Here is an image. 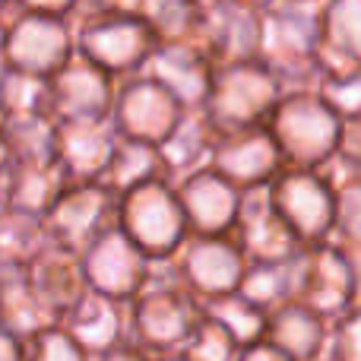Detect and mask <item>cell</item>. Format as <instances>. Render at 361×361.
<instances>
[{
	"label": "cell",
	"mask_w": 361,
	"mask_h": 361,
	"mask_svg": "<svg viewBox=\"0 0 361 361\" xmlns=\"http://www.w3.org/2000/svg\"><path fill=\"white\" fill-rule=\"evenodd\" d=\"M48 244L51 238L42 216L0 203V267L25 269Z\"/></svg>",
	"instance_id": "obj_28"
},
{
	"label": "cell",
	"mask_w": 361,
	"mask_h": 361,
	"mask_svg": "<svg viewBox=\"0 0 361 361\" xmlns=\"http://www.w3.org/2000/svg\"><path fill=\"white\" fill-rule=\"evenodd\" d=\"M200 320V298L169 267L165 276L152 269L143 288L127 301V336L149 355H175Z\"/></svg>",
	"instance_id": "obj_1"
},
{
	"label": "cell",
	"mask_w": 361,
	"mask_h": 361,
	"mask_svg": "<svg viewBox=\"0 0 361 361\" xmlns=\"http://www.w3.org/2000/svg\"><path fill=\"white\" fill-rule=\"evenodd\" d=\"M314 67L326 76L361 73V0H324Z\"/></svg>",
	"instance_id": "obj_21"
},
{
	"label": "cell",
	"mask_w": 361,
	"mask_h": 361,
	"mask_svg": "<svg viewBox=\"0 0 361 361\" xmlns=\"http://www.w3.org/2000/svg\"><path fill=\"white\" fill-rule=\"evenodd\" d=\"M212 140H216V130L206 121V114L200 108H187L178 124L171 127V133L159 143V156H162L165 175L171 184L209 162Z\"/></svg>",
	"instance_id": "obj_26"
},
{
	"label": "cell",
	"mask_w": 361,
	"mask_h": 361,
	"mask_svg": "<svg viewBox=\"0 0 361 361\" xmlns=\"http://www.w3.org/2000/svg\"><path fill=\"white\" fill-rule=\"evenodd\" d=\"M231 238L244 250L247 260H292L301 250V241L286 222L276 216L267 197V187L241 190L238 219L231 225Z\"/></svg>",
	"instance_id": "obj_18"
},
{
	"label": "cell",
	"mask_w": 361,
	"mask_h": 361,
	"mask_svg": "<svg viewBox=\"0 0 361 361\" xmlns=\"http://www.w3.org/2000/svg\"><path fill=\"white\" fill-rule=\"evenodd\" d=\"M6 146L13 159H51L54 156V118L32 114V118L0 121Z\"/></svg>",
	"instance_id": "obj_34"
},
{
	"label": "cell",
	"mask_w": 361,
	"mask_h": 361,
	"mask_svg": "<svg viewBox=\"0 0 361 361\" xmlns=\"http://www.w3.org/2000/svg\"><path fill=\"white\" fill-rule=\"evenodd\" d=\"M118 143L111 121H54V159L67 180H102Z\"/></svg>",
	"instance_id": "obj_20"
},
{
	"label": "cell",
	"mask_w": 361,
	"mask_h": 361,
	"mask_svg": "<svg viewBox=\"0 0 361 361\" xmlns=\"http://www.w3.org/2000/svg\"><path fill=\"white\" fill-rule=\"evenodd\" d=\"M254 4H260V6H267V4H269V0H254Z\"/></svg>",
	"instance_id": "obj_49"
},
{
	"label": "cell",
	"mask_w": 361,
	"mask_h": 361,
	"mask_svg": "<svg viewBox=\"0 0 361 361\" xmlns=\"http://www.w3.org/2000/svg\"><path fill=\"white\" fill-rule=\"evenodd\" d=\"M13 13V0H0V16H10Z\"/></svg>",
	"instance_id": "obj_46"
},
{
	"label": "cell",
	"mask_w": 361,
	"mask_h": 361,
	"mask_svg": "<svg viewBox=\"0 0 361 361\" xmlns=\"http://www.w3.org/2000/svg\"><path fill=\"white\" fill-rule=\"evenodd\" d=\"M292 301L324 320L358 307V260L333 241L305 244L292 257Z\"/></svg>",
	"instance_id": "obj_7"
},
{
	"label": "cell",
	"mask_w": 361,
	"mask_h": 361,
	"mask_svg": "<svg viewBox=\"0 0 361 361\" xmlns=\"http://www.w3.org/2000/svg\"><path fill=\"white\" fill-rule=\"evenodd\" d=\"M206 165L228 184H235L238 190H250V187H267L286 162H282L267 124H254L241 127V130L216 133Z\"/></svg>",
	"instance_id": "obj_15"
},
{
	"label": "cell",
	"mask_w": 361,
	"mask_h": 361,
	"mask_svg": "<svg viewBox=\"0 0 361 361\" xmlns=\"http://www.w3.org/2000/svg\"><path fill=\"white\" fill-rule=\"evenodd\" d=\"M25 276H29V286L35 288V295L42 298V305L48 307L57 320L89 292L80 254H73V250H67V247H57V244H48V247L25 267Z\"/></svg>",
	"instance_id": "obj_23"
},
{
	"label": "cell",
	"mask_w": 361,
	"mask_h": 361,
	"mask_svg": "<svg viewBox=\"0 0 361 361\" xmlns=\"http://www.w3.org/2000/svg\"><path fill=\"white\" fill-rule=\"evenodd\" d=\"M330 241L343 247L352 260H358V241H361V180L339 187L336 190V209H333V231Z\"/></svg>",
	"instance_id": "obj_35"
},
{
	"label": "cell",
	"mask_w": 361,
	"mask_h": 361,
	"mask_svg": "<svg viewBox=\"0 0 361 361\" xmlns=\"http://www.w3.org/2000/svg\"><path fill=\"white\" fill-rule=\"evenodd\" d=\"M178 355L184 361H235L238 345L216 320L203 317L197 326H193L190 336L184 339Z\"/></svg>",
	"instance_id": "obj_36"
},
{
	"label": "cell",
	"mask_w": 361,
	"mask_h": 361,
	"mask_svg": "<svg viewBox=\"0 0 361 361\" xmlns=\"http://www.w3.org/2000/svg\"><path fill=\"white\" fill-rule=\"evenodd\" d=\"M57 317L42 305L35 288L29 286L25 269L0 267V326L16 339H32L35 333L54 326Z\"/></svg>",
	"instance_id": "obj_27"
},
{
	"label": "cell",
	"mask_w": 361,
	"mask_h": 361,
	"mask_svg": "<svg viewBox=\"0 0 361 361\" xmlns=\"http://www.w3.org/2000/svg\"><path fill=\"white\" fill-rule=\"evenodd\" d=\"M324 0H269L263 6L260 54L282 89H307L317 80L314 51Z\"/></svg>",
	"instance_id": "obj_2"
},
{
	"label": "cell",
	"mask_w": 361,
	"mask_h": 361,
	"mask_svg": "<svg viewBox=\"0 0 361 361\" xmlns=\"http://www.w3.org/2000/svg\"><path fill=\"white\" fill-rule=\"evenodd\" d=\"M235 361H292L288 355H282L279 349H273L269 343H254V345H244V349H238Z\"/></svg>",
	"instance_id": "obj_42"
},
{
	"label": "cell",
	"mask_w": 361,
	"mask_h": 361,
	"mask_svg": "<svg viewBox=\"0 0 361 361\" xmlns=\"http://www.w3.org/2000/svg\"><path fill=\"white\" fill-rule=\"evenodd\" d=\"M320 361H324V358H320Z\"/></svg>",
	"instance_id": "obj_50"
},
{
	"label": "cell",
	"mask_w": 361,
	"mask_h": 361,
	"mask_svg": "<svg viewBox=\"0 0 361 361\" xmlns=\"http://www.w3.org/2000/svg\"><path fill=\"white\" fill-rule=\"evenodd\" d=\"M324 361H361V314L358 307L326 324Z\"/></svg>",
	"instance_id": "obj_37"
},
{
	"label": "cell",
	"mask_w": 361,
	"mask_h": 361,
	"mask_svg": "<svg viewBox=\"0 0 361 361\" xmlns=\"http://www.w3.org/2000/svg\"><path fill=\"white\" fill-rule=\"evenodd\" d=\"M114 76L80 54H70L54 73L51 86V118L54 121H105L111 114Z\"/></svg>",
	"instance_id": "obj_16"
},
{
	"label": "cell",
	"mask_w": 361,
	"mask_h": 361,
	"mask_svg": "<svg viewBox=\"0 0 361 361\" xmlns=\"http://www.w3.org/2000/svg\"><path fill=\"white\" fill-rule=\"evenodd\" d=\"M25 358L23 361H89V355L61 330V326H48V330L35 333L25 339Z\"/></svg>",
	"instance_id": "obj_39"
},
{
	"label": "cell",
	"mask_w": 361,
	"mask_h": 361,
	"mask_svg": "<svg viewBox=\"0 0 361 361\" xmlns=\"http://www.w3.org/2000/svg\"><path fill=\"white\" fill-rule=\"evenodd\" d=\"M326 324L330 320L317 317L305 305L288 298L267 311L263 343H269L292 361H320L326 345Z\"/></svg>",
	"instance_id": "obj_24"
},
{
	"label": "cell",
	"mask_w": 361,
	"mask_h": 361,
	"mask_svg": "<svg viewBox=\"0 0 361 361\" xmlns=\"http://www.w3.org/2000/svg\"><path fill=\"white\" fill-rule=\"evenodd\" d=\"M282 95V86L263 61H238L222 63L212 70L209 92L203 99L200 111L212 124L216 133L241 130V127L267 124L276 99Z\"/></svg>",
	"instance_id": "obj_4"
},
{
	"label": "cell",
	"mask_w": 361,
	"mask_h": 361,
	"mask_svg": "<svg viewBox=\"0 0 361 361\" xmlns=\"http://www.w3.org/2000/svg\"><path fill=\"white\" fill-rule=\"evenodd\" d=\"M203 317L216 320L231 339H235L238 349L244 345H254L263 339V324H267V311L257 307L254 301H247L241 292H225L216 298H203Z\"/></svg>",
	"instance_id": "obj_30"
},
{
	"label": "cell",
	"mask_w": 361,
	"mask_h": 361,
	"mask_svg": "<svg viewBox=\"0 0 361 361\" xmlns=\"http://www.w3.org/2000/svg\"><path fill=\"white\" fill-rule=\"evenodd\" d=\"M169 180L165 175V162L159 156L156 143H143V140H127L118 137L111 149V159H108V169L102 180L111 187L114 193H127L140 184H149V180Z\"/></svg>",
	"instance_id": "obj_29"
},
{
	"label": "cell",
	"mask_w": 361,
	"mask_h": 361,
	"mask_svg": "<svg viewBox=\"0 0 361 361\" xmlns=\"http://www.w3.org/2000/svg\"><path fill=\"white\" fill-rule=\"evenodd\" d=\"M57 326H61L89 358H95L127 336V305L89 288V292L57 320Z\"/></svg>",
	"instance_id": "obj_22"
},
{
	"label": "cell",
	"mask_w": 361,
	"mask_h": 361,
	"mask_svg": "<svg viewBox=\"0 0 361 361\" xmlns=\"http://www.w3.org/2000/svg\"><path fill=\"white\" fill-rule=\"evenodd\" d=\"M339 127L343 118L314 92V86L282 89L267 118V130L282 162L295 169H320L330 156H336Z\"/></svg>",
	"instance_id": "obj_3"
},
{
	"label": "cell",
	"mask_w": 361,
	"mask_h": 361,
	"mask_svg": "<svg viewBox=\"0 0 361 361\" xmlns=\"http://www.w3.org/2000/svg\"><path fill=\"white\" fill-rule=\"evenodd\" d=\"M267 197L276 216L292 228V235L305 244L330 241L336 190L324 180L317 169H295L282 165L276 178L267 184Z\"/></svg>",
	"instance_id": "obj_8"
},
{
	"label": "cell",
	"mask_w": 361,
	"mask_h": 361,
	"mask_svg": "<svg viewBox=\"0 0 361 361\" xmlns=\"http://www.w3.org/2000/svg\"><path fill=\"white\" fill-rule=\"evenodd\" d=\"M235 292L263 311L282 305L292 298V260H247Z\"/></svg>",
	"instance_id": "obj_32"
},
{
	"label": "cell",
	"mask_w": 361,
	"mask_h": 361,
	"mask_svg": "<svg viewBox=\"0 0 361 361\" xmlns=\"http://www.w3.org/2000/svg\"><path fill=\"white\" fill-rule=\"evenodd\" d=\"M48 13V16H76L82 10V0H13V13Z\"/></svg>",
	"instance_id": "obj_40"
},
{
	"label": "cell",
	"mask_w": 361,
	"mask_h": 361,
	"mask_svg": "<svg viewBox=\"0 0 361 361\" xmlns=\"http://www.w3.org/2000/svg\"><path fill=\"white\" fill-rule=\"evenodd\" d=\"M212 70L216 63L197 42H165L152 48L143 73H149L159 86L169 89L180 108H203Z\"/></svg>",
	"instance_id": "obj_19"
},
{
	"label": "cell",
	"mask_w": 361,
	"mask_h": 361,
	"mask_svg": "<svg viewBox=\"0 0 361 361\" xmlns=\"http://www.w3.org/2000/svg\"><path fill=\"white\" fill-rule=\"evenodd\" d=\"M82 276L86 286L99 295H108L114 301H130L133 295L143 288V282L152 276L156 263L118 228L111 225L108 231H102L92 244L80 254Z\"/></svg>",
	"instance_id": "obj_14"
},
{
	"label": "cell",
	"mask_w": 361,
	"mask_h": 361,
	"mask_svg": "<svg viewBox=\"0 0 361 361\" xmlns=\"http://www.w3.org/2000/svg\"><path fill=\"white\" fill-rule=\"evenodd\" d=\"M175 193L190 235H228L231 231L238 206H241V190L222 175H216L209 165L175 180Z\"/></svg>",
	"instance_id": "obj_17"
},
{
	"label": "cell",
	"mask_w": 361,
	"mask_h": 361,
	"mask_svg": "<svg viewBox=\"0 0 361 361\" xmlns=\"http://www.w3.org/2000/svg\"><path fill=\"white\" fill-rule=\"evenodd\" d=\"M82 6L102 13H137L140 0H82Z\"/></svg>",
	"instance_id": "obj_44"
},
{
	"label": "cell",
	"mask_w": 361,
	"mask_h": 361,
	"mask_svg": "<svg viewBox=\"0 0 361 361\" xmlns=\"http://www.w3.org/2000/svg\"><path fill=\"white\" fill-rule=\"evenodd\" d=\"M32 114H51L48 76H35L0 63V121L32 118Z\"/></svg>",
	"instance_id": "obj_31"
},
{
	"label": "cell",
	"mask_w": 361,
	"mask_h": 361,
	"mask_svg": "<svg viewBox=\"0 0 361 361\" xmlns=\"http://www.w3.org/2000/svg\"><path fill=\"white\" fill-rule=\"evenodd\" d=\"M187 108L178 105V99L165 86H159L149 73H130L114 82L111 99V121L114 133L127 140H143V143H162L171 133V127L180 121Z\"/></svg>",
	"instance_id": "obj_11"
},
{
	"label": "cell",
	"mask_w": 361,
	"mask_h": 361,
	"mask_svg": "<svg viewBox=\"0 0 361 361\" xmlns=\"http://www.w3.org/2000/svg\"><path fill=\"white\" fill-rule=\"evenodd\" d=\"M10 165H13V156H10V146H6L4 127H0V203H4V193H6V178H10Z\"/></svg>",
	"instance_id": "obj_45"
},
{
	"label": "cell",
	"mask_w": 361,
	"mask_h": 361,
	"mask_svg": "<svg viewBox=\"0 0 361 361\" xmlns=\"http://www.w3.org/2000/svg\"><path fill=\"white\" fill-rule=\"evenodd\" d=\"M152 358H156V355H149V352L140 349L130 336H124L121 343H114L111 349H105L102 355H95L89 361H152Z\"/></svg>",
	"instance_id": "obj_41"
},
{
	"label": "cell",
	"mask_w": 361,
	"mask_h": 361,
	"mask_svg": "<svg viewBox=\"0 0 361 361\" xmlns=\"http://www.w3.org/2000/svg\"><path fill=\"white\" fill-rule=\"evenodd\" d=\"M263 6L254 0H197L193 42L216 67L254 61L260 54Z\"/></svg>",
	"instance_id": "obj_10"
},
{
	"label": "cell",
	"mask_w": 361,
	"mask_h": 361,
	"mask_svg": "<svg viewBox=\"0 0 361 361\" xmlns=\"http://www.w3.org/2000/svg\"><path fill=\"white\" fill-rule=\"evenodd\" d=\"M165 267L203 301L235 292L247 267V257L231 238V231L228 235H187L184 244L165 260Z\"/></svg>",
	"instance_id": "obj_13"
},
{
	"label": "cell",
	"mask_w": 361,
	"mask_h": 361,
	"mask_svg": "<svg viewBox=\"0 0 361 361\" xmlns=\"http://www.w3.org/2000/svg\"><path fill=\"white\" fill-rule=\"evenodd\" d=\"M67 184L70 180L54 156L51 159H13L4 203L25 209V212H35V216H44L48 206L54 203L57 193Z\"/></svg>",
	"instance_id": "obj_25"
},
{
	"label": "cell",
	"mask_w": 361,
	"mask_h": 361,
	"mask_svg": "<svg viewBox=\"0 0 361 361\" xmlns=\"http://www.w3.org/2000/svg\"><path fill=\"white\" fill-rule=\"evenodd\" d=\"M118 193L105 180H70L44 212L51 244L82 254L102 231L114 225Z\"/></svg>",
	"instance_id": "obj_9"
},
{
	"label": "cell",
	"mask_w": 361,
	"mask_h": 361,
	"mask_svg": "<svg viewBox=\"0 0 361 361\" xmlns=\"http://www.w3.org/2000/svg\"><path fill=\"white\" fill-rule=\"evenodd\" d=\"M23 358H25L23 339H16L13 333H6L0 326V361H23Z\"/></svg>",
	"instance_id": "obj_43"
},
{
	"label": "cell",
	"mask_w": 361,
	"mask_h": 361,
	"mask_svg": "<svg viewBox=\"0 0 361 361\" xmlns=\"http://www.w3.org/2000/svg\"><path fill=\"white\" fill-rule=\"evenodd\" d=\"M314 92H317L339 118H361V73H349V76L317 73Z\"/></svg>",
	"instance_id": "obj_38"
},
{
	"label": "cell",
	"mask_w": 361,
	"mask_h": 361,
	"mask_svg": "<svg viewBox=\"0 0 361 361\" xmlns=\"http://www.w3.org/2000/svg\"><path fill=\"white\" fill-rule=\"evenodd\" d=\"M4 35H6V16H0V51H4Z\"/></svg>",
	"instance_id": "obj_47"
},
{
	"label": "cell",
	"mask_w": 361,
	"mask_h": 361,
	"mask_svg": "<svg viewBox=\"0 0 361 361\" xmlns=\"http://www.w3.org/2000/svg\"><path fill=\"white\" fill-rule=\"evenodd\" d=\"M73 54V23L67 16L16 10L6 16L0 63L35 76H51Z\"/></svg>",
	"instance_id": "obj_12"
},
{
	"label": "cell",
	"mask_w": 361,
	"mask_h": 361,
	"mask_svg": "<svg viewBox=\"0 0 361 361\" xmlns=\"http://www.w3.org/2000/svg\"><path fill=\"white\" fill-rule=\"evenodd\" d=\"M152 361H184V358H180V355H178V352H175V355H156V358H152Z\"/></svg>",
	"instance_id": "obj_48"
},
{
	"label": "cell",
	"mask_w": 361,
	"mask_h": 361,
	"mask_svg": "<svg viewBox=\"0 0 361 361\" xmlns=\"http://www.w3.org/2000/svg\"><path fill=\"white\" fill-rule=\"evenodd\" d=\"M137 16L152 32L156 44L193 42L197 29V0H140Z\"/></svg>",
	"instance_id": "obj_33"
},
{
	"label": "cell",
	"mask_w": 361,
	"mask_h": 361,
	"mask_svg": "<svg viewBox=\"0 0 361 361\" xmlns=\"http://www.w3.org/2000/svg\"><path fill=\"white\" fill-rule=\"evenodd\" d=\"M73 23V54L92 61L114 80L140 73L149 61L156 38L137 13H102L82 6Z\"/></svg>",
	"instance_id": "obj_5"
},
{
	"label": "cell",
	"mask_w": 361,
	"mask_h": 361,
	"mask_svg": "<svg viewBox=\"0 0 361 361\" xmlns=\"http://www.w3.org/2000/svg\"><path fill=\"white\" fill-rule=\"evenodd\" d=\"M114 225L149 257L152 263H165L190 235L187 219L180 212L178 193L171 180H149L127 193H118Z\"/></svg>",
	"instance_id": "obj_6"
}]
</instances>
